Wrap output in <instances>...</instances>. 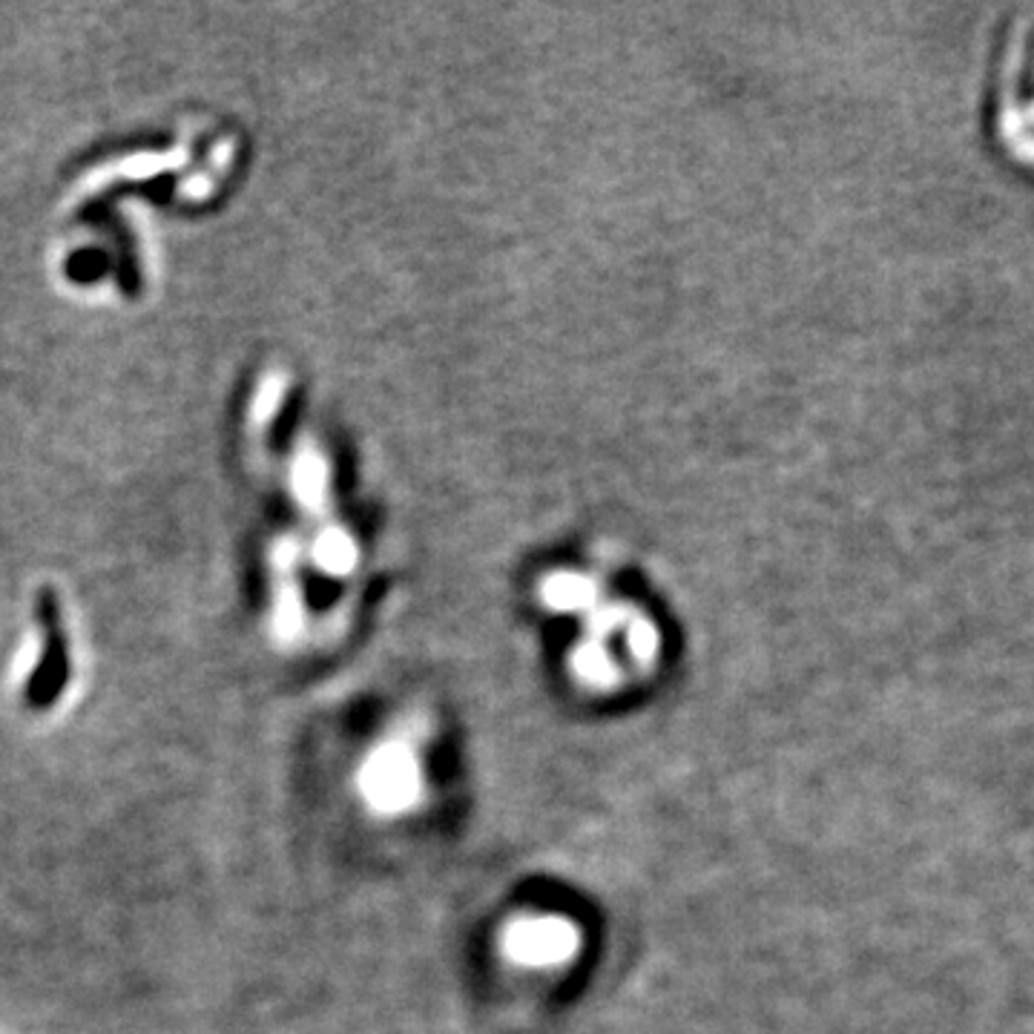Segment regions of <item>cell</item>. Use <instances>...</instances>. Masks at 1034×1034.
<instances>
[{"instance_id": "6da1fadb", "label": "cell", "mask_w": 1034, "mask_h": 1034, "mask_svg": "<svg viewBox=\"0 0 1034 1034\" xmlns=\"http://www.w3.org/2000/svg\"><path fill=\"white\" fill-rule=\"evenodd\" d=\"M506 957L526 969H558L580 949L578 925L558 914H526L511 920L500 936Z\"/></svg>"}, {"instance_id": "7a4b0ae2", "label": "cell", "mask_w": 1034, "mask_h": 1034, "mask_svg": "<svg viewBox=\"0 0 1034 1034\" xmlns=\"http://www.w3.org/2000/svg\"><path fill=\"white\" fill-rule=\"evenodd\" d=\"M423 790L419 759L406 744H392L371 762L368 793L385 811H403L417 802Z\"/></svg>"}]
</instances>
